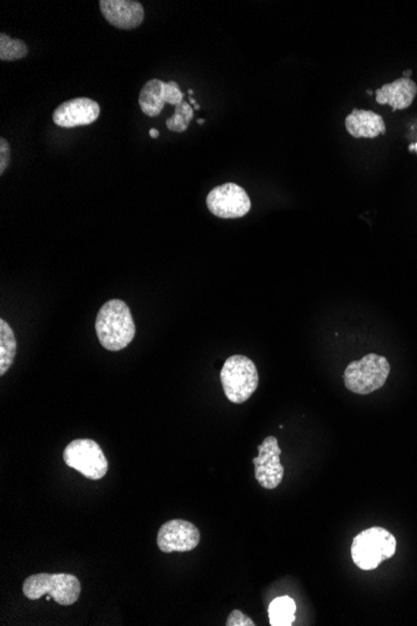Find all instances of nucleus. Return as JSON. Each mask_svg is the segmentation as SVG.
<instances>
[{
  "instance_id": "obj_22",
  "label": "nucleus",
  "mask_w": 417,
  "mask_h": 626,
  "mask_svg": "<svg viewBox=\"0 0 417 626\" xmlns=\"http://www.w3.org/2000/svg\"><path fill=\"white\" fill-rule=\"evenodd\" d=\"M413 72L412 71H405L404 72V78H410L412 77Z\"/></svg>"
},
{
  "instance_id": "obj_19",
  "label": "nucleus",
  "mask_w": 417,
  "mask_h": 626,
  "mask_svg": "<svg viewBox=\"0 0 417 626\" xmlns=\"http://www.w3.org/2000/svg\"><path fill=\"white\" fill-rule=\"evenodd\" d=\"M226 626H255V622L240 610H233L227 618Z\"/></svg>"
},
{
  "instance_id": "obj_26",
  "label": "nucleus",
  "mask_w": 417,
  "mask_h": 626,
  "mask_svg": "<svg viewBox=\"0 0 417 626\" xmlns=\"http://www.w3.org/2000/svg\"><path fill=\"white\" fill-rule=\"evenodd\" d=\"M188 93H189V96H191H191H192V93H194V90H188Z\"/></svg>"
},
{
  "instance_id": "obj_18",
  "label": "nucleus",
  "mask_w": 417,
  "mask_h": 626,
  "mask_svg": "<svg viewBox=\"0 0 417 626\" xmlns=\"http://www.w3.org/2000/svg\"><path fill=\"white\" fill-rule=\"evenodd\" d=\"M194 118V107L189 102H183L175 107V113L166 120V126L169 131L175 133L185 132L189 124Z\"/></svg>"
},
{
  "instance_id": "obj_20",
  "label": "nucleus",
  "mask_w": 417,
  "mask_h": 626,
  "mask_svg": "<svg viewBox=\"0 0 417 626\" xmlns=\"http://www.w3.org/2000/svg\"><path fill=\"white\" fill-rule=\"evenodd\" d=\"M11 163V147L4 138L0 139V176L4 174Z\"/></svg>"
},
{
  "instance_id": "obj_17",
  "label": "nucleus",
  "mask_w": 417,
  "mask_h": 626,
  "mask_svg": "<svg viewBox=\"0 0 417 626\" xmlns=\"http://www.w3.org/2000/svg\"><path fill=\"white\" fill-rule=\"evenodd\" d=\"M28 52L30 49L23 40L13 39L4 33L0 34V60L14 62L25 58Z\"/></svg>"
},
{
  "instance_id": "obj_4",
  "label": "nucleus",
  "mask_w": 417,
  "mask_h": 626,
  "mask_svg": "<svg viewBox=\"0 0 417 626\" xmlns=\"http://www.w3.org/2000/svg\"><path fill=\"white\" fill-rule=\"evenodd\" d=\"M221 385L227 399L243 404L251 399L259 387V373L254 362L245 356H233L224 363Z\"/></svg>"
},
{
  "instance_id": "obj_8",
  "label": "nucleus",
  "mask_w": 417,
  "mask_h": 626,
  "mask_svg": "<svg viewBox=\"0 0 417 626\" xmlns=\"http://www.w3.org/2000/svg\"><path fill=\"white\" fill-rule=\"evenodd\" d=\"M258 457L252 459L255 467V479L262 488L273 490L280 485L285 469L281 466V449L275 436H268L258 447Z\"/></svg>"
},
{
  "instance_id": "obj_25",
  "label": "nucleus",
  "mask_w": 417,
  "mask_h": 626,
  "mask_svg": "<svg viewBox=\"0 0 417 626\" xmlns=\"http://www.w3.org/2000/svg\"><path fill=\"white\" fill-rule=\"evenodd\" d=\"M192 107H194L195 110L200 109V106H199V104H195V106Z\"/></svg>"
},
{
  "instance_id": "obj_13",
  "label": "nucleus",
  "mask_w": 417,
  "mask_h": 626,
  "mask_svg": "<svg viewBox=\"0 0 417 626\" xmlns=\"http://www.w3.org/2000/svg\"><path fill=\"white\" fill-rule=\"evenodd\" d=\"M376 102L390 106L394 112L412 107L417 96V84L412 78H399L375 91Z\"/></svg>"
},
{
  "instance_id": "obj_1",
  "label": "nucleus",
  "mask_w": 417,
  "mask_h": 626,
  "mask_svg": "<svg viewBox=\"0 0 417 626\" xmlns=\"http://www.w3.org/2000/svg\"><path fill=\"white\" fill-rule=\"evenodd\" d=\"M98 339L106 350L119 352L135 337V322L131 309L123 300L113 299L102 306L97 315Z\"/></svg>"
},
{
  "instance_id": "obj_21",
  "label": "nucleus",
  "mask_w": 417,
  "mask_h": 626,
  "mask_svg": "<svg viewBox=\"0 0 417 626\" xmlns=\"http://www.w3.org/2000/svg\"><path fill=\"white\" fill-rule=\"evenodd\" d=\"M149 134L150 137L154 139L159 137V132H157V129H150Z\"/></svg>"
},
{
  "instance_id": "obj_15",
  "label": "nucleus",
  "mask_w": 417,
  "mask_h": 626,
  "mask_svg": "<svg viewBox=\"0 0 417 626\" xmlns=\"http://www.w3.org/2000/svg\"><path fill=\"white\" fill-rule=\"evenodd\" d=\"M17 339L14 331L5 321H0V375H4L17 356Z\"/></svg>"
},
{
  "instance_id": "obj_6",
  "label": "nucleus",
  "mask_w": 417,
  "mask_h": 626,
  "mask_svg": "<svg viewBox=\"0 0 417 626\" xmlns=\"http://www.w3.org/2000/svg\"><path fill=\"white\" fill-rule=\"evenodd\" d=\"M63 458L66 466L79 471L90 480H100L106 476L109 464L106 454L97 442L91 439H77L65 448Z\"/></svg>"
},
{
  "instance_id": "obj_9",
  "label": "nucleus",
  "mask_w": 417,
  "mask_h": 626,
  "mask_svg": "<svg viewBox=\"0 0 417 626\" xmlns=\"http://www.w3.org/2000/svg\"><path fill=\"white\" fill-rule=\"evenodd\" d=\"M157 546L163 553H188L200 543V531L191 521L175 519L161 525L157 536Z\"/></svg>"
},
{
  "instance_id": "obj_5",
  "label": "nucleus",
  "mask_w": 417,
  "mask_h": 626,
  "mask_svg": "<svg viewBox=\"0 0 417 626\" xmlns=\"http://www.w3.org/2000/svg\"><path fill=\"white\" fill-rule=\"evenodd\" d=\"M388 374L390 363L387 359L371 353L347 365L344 373V382L347 390L359 395H368L384 387Z\"/></svg>"
},
{
  "instance_id": "obj_12",
  "label": "nucleus",
  "mask_w": 417,
  "mask_h": 626,
  "mask_svg": "<svg viewBox=\"0 0 417 626\" xmlns=\"http://www.w3.org/2000/svg\"><path fill=\"white\" fill-rule=\"evenodd\" d=\"M99 6L107 23L118 30H135L144 21L145 11L141 3L132 0H100Z\"/></svg>"
},
{
  "instance_id": "obj_16",
  "label": "nucleus",
  "mask_w": 417,
  "mask_h": 626,
  "mask_svg": "<svg viewBox=\"0 0 417 626\" xmlns=\"http://www.w3.org/2000/svg\"><path fill=\"white\" fill-rule=\"evenodd\" d=\"M268 621L273 626H290L295 622L296 604L290 596H280L268 605Z\"/></svg>"
},
{
  "instance_id": "obj_23",
  "label": "nucleus",
  "mask_w": 417,
  "mask_h": 626,
  "mask_svg": "<svg viewBox=\"0 0 417 626\" xmlns=\"http://www.w3.org/2000/svg\"><path fill=\"white\" fill-rule=\"evenodd\" d=\"M189 103L194 104V106H195V104H198L197 102H195L194 98H191V97L189 98Z\"/></svg>"
},
{
  "instance_id": "obj_3",
  "label": "nucleus",
  "mask_w": 417,
  "mask_h": 626,
  "mask_svg": "<svg viewBox=\"0 0 417 626\" xmlns=\"http://www.w3.org/2000/svg\"><path fill=\"white\" fill-rule=\"evenodd\" d=\"M23 593L30 600H38L47 596H52L59 605L71 606L78 602L81 585L78 578L72 574L40 573L25 579Z\"/></svg>"
},
{
  "instance_id": "obj_11",
  "label": "nucleus",
  "mask_w": 417,
  "mask_h": 626,
  "mask_svg": "<svg viewBox=\"0 0 417 626\" xmlns=\"http://www.w3.org/2000/svg\"><path fill=\"white\" fill-rule=\"evenodd\" d=\"M100 116L99 104L89 98H75L60 104L53 113V122L62 128L93 124Z\"/></svg>"
},
{
  "instance_id": "obj_24",
  "label": "nucleus",
  "mask_w": 417,
  "mask_h": 626,
  "mask_svg": "<svg viewBox=\"0 0 417 626\" xmlns=\"http://www.w3.org/2000/svg\"><path fill=\"white\" fill-rule=\"evenodd\" d=\"M199 124H204L205 119H198Z\"/></svg>"
},
{
  "instance_id": "obj_10",
  "label": "nucleus",
  "mask_w": 417,
  "mask_h": 626,
  "mask_svg": "<svg viewBox=\"0 0 417 626\" xmlns=\"http://www.w3.org/2000/svg\"><path fill=\"white\" fill-rule=\"evenodd\" d=\"M185 94L180 90L176 81L164 83L159 79H151L144 85L139 96V106L145 116H160L166 104H172L176 107L184 102Z\"/></svg>"
},
{
  "instance_id": "obj_2",
  "label": "nucleus",
  "mask_w": 417,
  "mask_h": 626,
  "mask_svg": "<svg viewBox=\"0 0 417 626\" xmlns=\"http://www.w3.org/2000/svg\"><path fill=\"white\" fill-rule=\"evenodd\" d=\"M396 546V539L390 531L380 527H370L353 539V561L362 570H374L382 562L393 558Z\"/></svg>"
},
{
  "instance_id": "obj_14",
  "label": "nucleus",
  "mask_w": 417,
  "mask_h": 626,
  "mask_svg": "<svg viewBox=\"0 0 417 626\" xmlns=\"http://www.w3.org/2000/svg\"><path fill=\"white\" fill-rule=\"evenodd\" d=\"M345 128L356 139H374L387 133V124L380 114L364 109H353L346 116Z\"/></svg>"
},
{
  "instance_id": "obj_7",
  "label": "nucleus",
  "mask_w": 417,
  "mask_h": 626,
  "mask_svg": "<svg viewBox=\"0 0 417 626\" xmlns=\"http://www.w3.org/2000/svg\"><path fill=\"white\" fill-rule=\"evenodd\" d=\"M207 205L215 217L238 219L251 211V201L243 186L235 183H226L208 193Z\"/></svg>"
}]
</instances>
